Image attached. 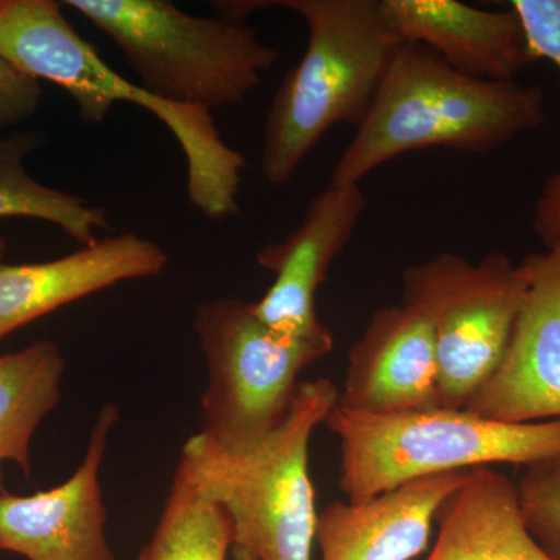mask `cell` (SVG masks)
Here are the masks:
<instances>
[{
  "label": "cell",
  "mask_w": 560,
  "mask_h": 560,
  "mask_svg": "<svg viewBox=\"0 0 560 560\" xmlns=\"http://www.w3.org/2000/svg\"><path fill=\"white\" fill-rule=\"evenodd\" d=\"M545 121L539 86L471 79L434 51L405 43L363 124L331 172V184H360L410 151L488 153Z\"/></svg>",
  "instance_id": "6da1fadb"
},
{
  "label": "cell",
  "mask_w": 560,
  "mask_h": 560,
  "mask_svg": "<svg viewBox=\"0 0 560 560\" xmlns=\"http://www.w3.org/2000/svg\"><path fill=\"white\" fill-rule=\"evenodd\" d=\"M0 55L33 79L68 92L84 124H102L119 102L153 114L186 158L191 205L210 220L237 215L245 158L221 138L212 113L162 101L124 79L70 25L61 3L0 0Z\"/></svg>",
  "instance_id": "7a4b0ae2"
},
{
  "label": "cell",
  "mask_w": 560,
  "mask_h": 560,
  "mask_svg": "<svg viewBox=\"0 0 560 560\" xmlns=\"http://www.w3.org/2000/svg\"><path fill=\"white\" fill-rule=\"evenodd\" d=\"M307 24L301 61L285 73L267 121L260 172L290 183L335 125L359 128L401 43L383 20L381 0H280Z\"/></svg>",
  "instance_id": "3957f363"
},
{
  "label": "cell",
  "mask_w": 560,
  "mask_h": 560,
  "mask_svg": "<svg viewBox=\"0 0 560 560\" xmlns=\"http://www.w3.org/2000/svg\"><path fill=\"white\" fill-rule=\"evenodd\" d=\"M338 396L329 378L301 382L287 418L250 452L221 451L200 433L184 444L179 467L226 512L232 548L256 560H312L319 514L308 448Z\"/></svg>",
  "instance_id": "277c9868"
},
{
  "label": "cell",
  "mask_w": 560,
  "mask_h": 560,
  "mask_svg": "<svg viewBox=\"0 0 560 560\" xmlns=\"http://www.w3.org/2000/svg\"><path fill=\"white\" fill-rule=\"evenodd\" d=\"M326 423L340 441V489L349 503L431 475L560 456V419L508 423L448 408L361 415L337 405Z\"/></svg>",
  "instance_id": "5b68a950"
},
{
  "label": "cell",
  "mask_w": 560,
  "mask_h": 560,
  "mask_svg": "<svg viewBox=\"0 0 560 560\" xmlns=\"http://www.w3.org/2000/svg\"><path fill=\"white\" fill-rule=\"evenodd\" d=\"M108 36L162 101L210 110L241 105L279 60L245 22L195 16L165 0H66Z\"/></svg>",
  "instance_id": "8992f818"
},
{
  "label": "cell",
  "mask_w": 560,
  "mask_h": 560,
  "mask_svg": "<svg viewBox=\"0 0 560 560\" xmlns=\"http://www.w3.org/2000/svg\"><path fill=\"white\" fill-rule=\"evenodd\" d=\"M537 254L514 264L492 253L477 264L444 253L401 275L404 302L433 331L438 408L466 410L499 366L536 271Z\"/></svg>",
  "instance_id": "52a82bcc"
},
{
  "label": "cell",
  "mask_w": 560,
  "mask_h": 560,
  "mask_svg": "<svg viewBox=\"0 0 560 560\" xmlns=\"http://www.w3.org/2000/svg\"><path fill=\"white\" fill-rule=\"evenodd\" d=\"M194 327L208 368L201 436L221 451L246 453L290 412L300 375L331 341L298 340L270 329L253 302L217 300L195 307Z\"/></svg>",
  "instance_id": "ba28073f"
},
{
  "label": "cell",
  "mask_w": 560,
  "mask_h": 560,
  "mask_svg": "<svg viewBox=\"0 0 560 560\" xmlns=\"http://www.w3.org/2000/svg\"><path fill=\"white\" fill-rule=\"evenodd\" d=\"M366 205L360 184L330 183L313 197L300 226L285 241L257 254V264L275 275L264 298L253 302L261 323L298 340H334L316 313V291L349 245Z\"/></svg>",
  "instance_id": "9c48e42d"
},
{
  "label": "cell",
  "mask_w": 560,
  "mask_h": 560,
  "mask_svg": "<svg viewBox=\"0 0 560 560\" xmlns=\"http://www.w3.org/2000/svg\"><path fill=\"white\" fill-rule=\"evenodd\" d=\"M119 410L106 405L72 477L33 495L0 493V551L27 560H116L106 539L101 469Z\"/></svg>",
  "instance_id": "30bf717a"
},
{
  "label": "cell",
  "mask_w": 560,
  "mask_h": 560,
  "mask_svg": "<svg viewBox=\"0 0 560 560\" xmlns=\"http://www.w3.org/2000/svg\"><path fill=\"white\" fill-rule=\"evenodd\" d=\"M466 410L508 423L560 419V241L537 254L506 352Z\"/></svg>",
  "instance_id": "8fae6325"
},
{
  "label": "cell",
  "mask_w": 560,
  "mask_h": 560,
  "mask_svg": "<svg viewBox=\"0 0 560 560\" xmlns=\"http://www.w3.org/2000/svg\"><path fill=\"white\" fill-rule=\"evenodd\" d=\"M337 405L361 415L438 408L436 346L420 313L404 304L374 313L349 350Z\"/></svg>",
  "instance_id": "7c38bea8"
},
{
  "label": "cell",
  "mask_w": 560,
  "mask_h": 560,
  "mask_svg": "<svg viewBox=\"0 0 560 560\" xmlns=\"http://www.w3.org/2000/svg\"><path fill=\"white\" fill-rule=\"evenodd\" d=\"M167 261L160 245L124 232L60 259L0 265V338L97 291L161 275Z\"/></svg>",
  "instance_id": "4fadbf2b"
},
{
  "label": "cell",
  "mask_w": 560,
  "mask_h": 560,
  "mask_svg": "<svg viewBox=\"0 0 560 560\" xmlns=\"http://www.w3.org/2000/svg\"><path fill=\"white\" fill-rule=\"evenodd\" d=\"M383 20L401 43L419 44L471 79L515 81L536 62L514 10L458 0H381Z\"/></svg>",
  "instance_id": "5bb4252c"
},
{
  "label": "cell",
  "mask_w": 560,
  "mask_h": 560,
  "mask_svg": "<svg viewBox=\"0 0 560 560\" xmlns=\"http://www.w3.org/2000/svg\"><path fill=\"white\" fill-rule=\"evenodd\" d=\"M469 471L407 482L366 503L334 501L318 515L320 560H412L429 547L438 512Z\"/></svg>",
  "instance_id": "9a60e30c"
},
{
  "label": "cell",
  "mask_w": 560,
  "mask_h": 560,
  "mask_svg": "<svg viewBox=\"0 0 560 560\" xmlns=\"http://www.w3.org/2000/svg\"><path fill=\"white\" fill-rule=\"evenodd\" d=\"M436 525L423 560H552L526 528L517 485L492 466L469 470Z\"/></svg>",
  "instance_id": "2e32d148"
},
{
  "label": "cell",
  "mask_w": 560,
  "mask_h": 560,
  "mask_svg": "<svg viewBox=\"0 0 560 560\" xmlns=\"http://www.w3.org/2000/svg\"><path fill=\"white\" fill-rule=\"evenodd\" d=\"M66 361L51 341L0 355V493L2 466L14 463L31 475V445L39 423L61 399Z\"/></svg>",
  "instance_id": "e0dca14e"
},
{
  "label": "cell",
  "mask_w": 560,
  "mask_h": 560,
  "mask_svg": "<svg viewBox=\"0 0 560 560\" xmlns=\"http://www.w3.org/2000/svg\"><path fill=\"white\" fill-rule=\"evenodd\" d=\"M40 145H44L40 132H16L0 138V220L46 221L80 245L97 242V232L109 230L106 210L77 195L40 184L27 172L25 161Z\"/></svg>",
  "instance_id": "ac0fdd59"
},
{
  "label": "cell",
  "mask_w": 560,
  "mask_h": 560,
  "mask_svg": "<svg viewBox=\"0 0 560 560\" xmlns=\"http://www.w3.org/2000/svg\"><path fill=\"white\" fill-rule=\"evenodd\" d=\"M231 551L226 512L206 499L178 466L160 521L139 560H228Z\"/></svg>",
  "instance_id": "d6986e66"
},
{
  "label": "cell",
  "mask_w": 560,
  "mask_h": 560,
  "mask_svg": "<svg viewBox=\"0 0 560 560\" xmlns=\"http://www.w3.org/2000/svg\"><path fill=\"white\" fill-rule=\"evenodd\" d=\"M536 60H547L560 73V0H512ZM533 230L547 248L560 241V172L545 183L537 198Z\"/></svg>",
  "instance_id": "ffe728a7"
},
{
  "label": "cell",
  "mask_w": 560,
  "mask_h": 560,
  "mask_svg": "<svg viewBox=\"0 0 560 560\" xmlns=\"http://www.w3.org/2000/svg\"><path fill=\"white\" fill-rule=\"evenodd\" d=\"M517 489L530 536L552 560H560V456L526 467Z\"/></svg>",
  "instance_id": "44dd1931"
},
{
  "label": "cell",
  "mask_w": 560,
  "mask_h": 560,
  "mask_svg": "<svg viewBox=\"0 0 560 560\" xmlns=\"http://www.w3.org/2000/svg\"><path fill=\"white\" fill-rule=\"evenodd\" d=\"M43 88L38 80L0 55V131L16 127L39 109Z\"/></svg>",
  "instance_id": "7402d4cb"
},
{
  "label": "cell",
  "mask_w": 560,
  "mask_h": 560,
  "mask_svg": "<svg viewBox=\"0 0 560 560\" xmlns=\"http://www.w3.org/2000/svg\"><path fill=\"white\" fill-rule=\"evenodd\" d=\"M231 556L234 560H256L253 556L248 555V552L237 550V548H232Z\"/></svg>",
  "instance_id": "603a6c76"
},
{
  "label": "cell",
  "mask_w": 560,
  "mask_h": 560,
  "mask_svg": "<svg viewBox=\"0 0 560 560\" xmlns=\"http://www.w3.org/2000/svg\"><path fill=\"white\" fill-rule=\"evenodd\" d=\"M7 250V241L5 238L0 235V260H2V257L5 256Z\"/></svg>",
  "instance_id": "cb8c5ba5"
}]
</instances>
